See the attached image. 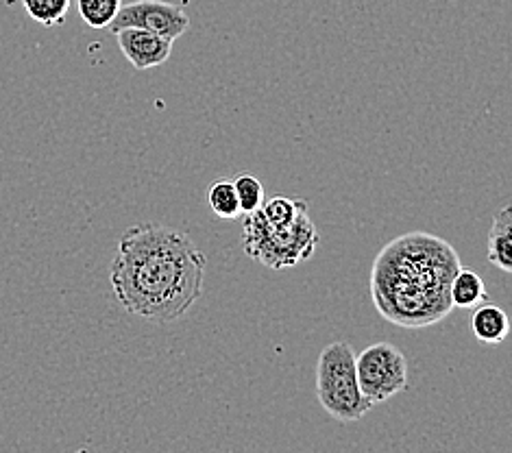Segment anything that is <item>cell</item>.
<instances>
[{"instance_id": "15", "label": "cell", "mask_w": 512, "mask_h": 453, "mask_svg": "<svg viewBox=\"0 0 512 453\" xmlns=\"http://www.w3.org/2000/svg\"><path fill=\"white\" fill-rule=\"evenodd\" d=\"M234 188L238 194V203H240L242 214H253L260 210L264 199H266V192H264V186L258 177H255L253 173H240L234 179Z\"/></svg>"}, {"instance_id": "1", "label": "cell", "mask_w": 512, "mask_h": 453, "mask_svg": "<svg viewBox=\"0 0 512 453\" xmlns=\"http://www.w3.org/2000/svg\"><path fill=\"white\" fill-rule=\"evenodd\" d=\"M205 268V253L184 231L142 223L118 240L109 281L129 314L173 323L201 299Z\"/></svg>"}, {"instance_id": "5", "label": "cell", "mask_w": 512, "mask_h": 453, "mask_svg": "<svg viewBox=\"0 0 512 453\" xmlns=\"http://www.w3.org/2000/svg\"><path fill=\"white\" fill-rule=\"evenodd\" d=\"M356 375L362 397L380 406L408 388V360L390 342H375L356 355Z\"/></svg>"}, {"instance_id": "11", "label": "cell", "mask_w": 512, "mask_h": 453, "mask_svg": "<svg viewBox=\"0 0 512 453\" xmlns=\"http://www.w3.org/2000/svg\"><path fill=\"white\" fill-rule=\"evenodd\" d=\"M207 203H210L214 216H218V218L236 220L242 214L234 181L231 179L214 181L210 190H207Z\"/></svg>"}, {"instance_id": "10", "label": "cell", "mask_w": 512, "mask_h": 453, "mask_svg": "<svg viewBox=\"0 0 512 453\" xmlns=\"http://www.w3.org/2000/svg\"><path fill=\"white\" fill-rule=\"evenodd\" d=\"M449 297H451V303H454V308L471 310L475 305H480L489 299V292H486L484 279L478 273L467 271V268L460 266V271L454 275V279H451Z\"/></svg>"}, {"instance_id": "3", "label": "cell", "mask_w": 512, "mask_h": 453, "mask_svg": "<svg viewBox=\"0 0 512 453\" xmlns=\"http://www.w3.org/2000/svg\"><path fill=\"white\" fill-rule=\"evenodd\" d=\"M245 253L271 271H284L301 262H308L319 249V229L308 212L299 214L290 225H271L260 212L245 214L242 223Z\"/></svg>"}, {"instance_id": "12", "label": "cell", "mask_w": 512, "mask_h": 453, "mask_svg": "<svg viewBox=\"0 0 512 453\" xmlns=\"http://www.w3.org/2000/svg\"><path fill=\"white\" fill-rule=\"evenodd\" d=\"M260 216L271 225H290L299 214L308 212V201L303 199H288V197H273L264 199L260 207Z\"/></svg>"}, {"instance_id": "13", "label": "cell", "mask_w": 512, "mask_h": 453, "mask_svg": "<svg viewBox=\"0 0 512 453\" xmlns=\"http://www.w3.org/2000/svg\"><path fill=\"white\" fill-rule=\"evenodd\" d=\"M70 3L72 0H22V7L42 27H59L66 22Z\"/></svg>"}, {"instance_id": "2", "label": "cell", "mask_w": 512, "mask_h": 453, "mask_svg": "<svg viewBox=\"0 0 512 453\" xmlns=\"http://www.w3.org/2000/svg\"><path fill=\"white\" fill-rule=\"evenodd\" d=\"M460 255L441 236L428 231L390 240L371 266V299L384 321L404 329L432 327L454 310L451 279Z\"/></svg>"}, {"instance_id": "9", "label": "cell", "mask_w": 512, "mask_h": 453, "mask_svg": "<svg viewBox=\"0 0 512 453\" xmlns=\"http://www.w3.org/2000/svg\"><path fill=\"white\" fill-rule=\"evenodd\" d=\"M471 329L473 336L484 342V345H499V342L506 340L510 332L508 314L499 308V305H491L484 301L473 308Z\"/></svg>"}, {"instance_id": "7", "label": "cell", "mask_w": 512, "mask_h": 453, "mask_svg": "<svg viewBox=\"0 0 512 453\" xmlns=\"http://www.w3.org/2000/svg\"><path fill=\"white\" fill-rule=\"evenodd\" d=\"M120 53L136 70H153L164 66L173 53V40L144 29H120L114 33Z\"/></svg>"}, {"instance_id": "14", "label": "cell", "mask_w": 512, "mask_h": 453, "mask_svg": "<svg viewBox=\"0 0 512 453\" xmlns=\"http://www.w3.org/2000/svg\"><path fill=\"white\" fill-rule=\"evenodd\" d=\"M120 7L123 0H77L81 20L92 29H107Z\"/></svg>"}, {"instance_id": "6", "label": "cell", "mask_w": 512, "mask_h": 453, "mask_svg": "<svg viewBox=\"0 0 512 453\" xmlns=\"http://www.w3.org/2000/svg\"><path fill=\"white\" fill-rule=\"evenodd\" d=\"M107 29L112 33L120 29H144L175 42L188 33L190 18L179 5L166 3V0H133L118 9Z\"/></svg>"}, {"instance_id": "8", "label": "cell", "mask_w": 512, "mask_h": 453, "mask_svg": "<svg viewBox=\"0 0 512 453\" xmlns=\"http://www.w3.org/2000/svg\"><path fill=\"white\" fill-rule=\"evenodd\" d=\"M489 262L499 271L512 273V205L506 203L493 216L489 231Z\"/></svg>"}, {"instance_id": "4", "label": "cell", "mask_w": 512, "mask_h": 453, "mask_svg": "<svg viewBox=\"0 0 512 453\" xmlns=\"http://www.w3.org/2000/svg\"><path fill=\"white\" fill-rule=\"evenodd\" d=\"M316 399L338 423L360 421L371 410L356 375V353L349 342L327 345L316 362Z\"/></svg>"}]
</instances>
